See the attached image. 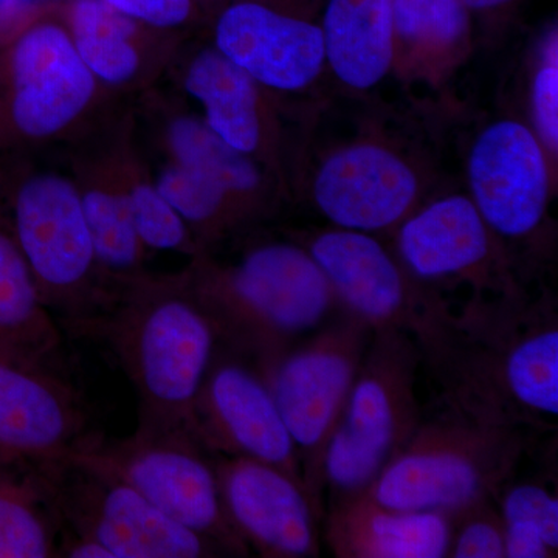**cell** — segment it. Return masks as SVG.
<instances>
[{
    "mask_svg": "<svg viewBox=\"0 0 558 558\" xmlns=\"http://www.w3.org/2000/svg\"><path fill=\"white\" fill-rule=\"evenodd\" d=\"M442 410L494 427L556 432L558 306L550 290L442 301L413 336Z\"/></svg>",
    "mask_w": 558,
    "mask_h": 558,
    "instance_id": "obj_1",
    "label": "cell"
},
{
    "mask_svg": "<svg viewBox=\"0 0 558 558\" xmlns=\"http://www.w3.org/2000/svg\"><path fill=\"white\" fill-rule=\"evenodd\" d=\"M65 333L112 354L137 396V427L194 433V405L220 339L185 269L113 281L106 306Z\"/></svg>",
    "mask_w": 558,
    "mask_h": 558,
    "instance_id": "obj_2",
    "label": "cell"
},
{
    "mask_svg": "<svg viewBox=\"0 0 558 558\" xmlns=\"http://www.w3.org/2000/svg\"><path fill=\"white\" fill-rule=\"evenodd\" d=\"M185 271L220 344L253 362L292 347L341 312L328 278L292 238L253 242L233 263L204 253Z\"/></svg>",
    "mask_w": 558,
    "mask_h": 558,
    "instance_id": "obj_3",
    "label": "cell"
},
{
    "mask_svg": "<svg viewBox=\"0 0 558 558\" xmlns=\"http://www.w3.org/2000/svg\"><path fill=\"white\" fill-rule=\"evenodd\" d=\"M61 2L0 33V160L68 153L120 112L73 46Z\"/></svg>",
    "mask_w": 558,
    "mask_h": 558,
    "instance_id": "obj_4",
    "label": "cell"
},
{
    "mask_svg": "<svg viewBox=\"0 0 558 558\" xmlns=\"http://www.w3.org/2000/svg\"><path fill=\"white\" fill-rule=\"evenodd\" d=\"M0 202L31 266L40 299L64 333L106 306L102 274L69 168L38 157L0 160Z\"/></svg>",
    "mask_w": 558,
    "mask_h": 558,
    "instance_id": "obj_5",
    "label": "cell"
},
{
    "mask_svg": "<svg viewBox=\"0 0 558 558\" xmlns=\"http://www.w3.org/2000/svg\"><path fill=\"white\" fill-rule=\"evenodd\" d=\"M526 433L442 410L421 422L366 494L387 508L446 513L481 499H497L515 478L527 450Z\"/></svg>",
    "mask_w": 558,
    "mask_h": 558,
    "instance_id": "obj_6",
    "label": "cell"
},
{
    "mask_svg": "<svg viewBox=\"0 0 558 558\" xmlns=\"http://www.w3.org/2000/svg\"><path fill=\"white\" fill-rule=\"evenodd\" d=\"M421 354L410 333L374 330L323 462L332 499L360 494L424 421L416 396Z\"/></svg>",
    "mask_w": 558,
    "mask_h": 558,
    "instance_id": "obj_7",
    "label": "cell"
},
{
    "mask_svg": "<svg viewBox=\"0 0 558 558\" xmlns=\"http://www.w3.org/2000/svg\"><path fill=\"white\" fill-rule=\"evenodd\" d=\"M31 464L49 495L62 535L97 542L113 558L226 557L218 545L172 521L86 454Z\"/></svg>",
    "mask_w": 558,
    "mask_h": 558,
    "instance_id": "obj_8",
    "label": "cell"
},
{
    "mask_svg": "<svg viewBox=\"0 0 558 558\" xmlns=\"http://www.w3.org/2000/svg\"><path fill=\"white\" fill-rule=\"evenodd\" d=\"M374 330L341 311L292 347L259 362L279 414L299 450L301 475L323 509V462Z\"/></svg>",
    "mask_w": 558,
    "mask_h": 558,
    "instance_id": "obj_9",
    "label": "cell"
},
{
    "mask_svg": "<svg viewBox=\"0 0 558 558\" xmlns=\"http://www.w3.org/2000/svg\"><path fill=\"white\" fill-rule=\"evenodd\" d=\"M83 454L112 470L175 523L218 545L226 557H248L220 497L215 453L189 429L135 428L102 436Z\"/></svg>",
    "mask_w": 558,
    "mask_h": 558,
    "instance_id": "obj_10",
    "label": "cell"
},
{
    "mask_svg": "<svg viewBox=\"0 0 558 558\" xmlns=\"http://www.w3.org/2000/svg\"><path fill=\"white\" fill-rule=\"evenodd\" d=\"M469 196L508 250L521 279L550 247L553 163L531 126L497 119L481 128L468 153Z\"/></svg>",
    "mask_w": 558,
    "mask_h": 558,
    "instance_id": "obj_11",
    "label": "cell"
},
{
    "mask_svg": "<svg viewBox=\"0 0 558 558\" xmlns=\"http://www.w3.org/2000/svg\"><path fill=\"white\" fill-rule=\"evenodd\" d=\"M396 258L429 289L468 286L472 293L526 290L505 245L488 229L469 194L424 202L392 231Z\"/></svg>",
    "mask_w": 558,
    "mask_h": 558,
    "instance_id": "obj_12",
    "label": "cell"
},
{
    "mask_svg": "<svg viewBox=\"0 0 558 558\" xmlns=\"http://www.w3.org/2000/svg\"><path fill=\"white\" fill-rule=\"evenodd\" d=\"M416 160L391 140L360 137L319 159L310 183L312 204L330 226L389 233L424 204Z\"/></svg>",
    "mask_w": 558,
    "mask_h": 558,
    "instance_id": "obj_13",
    "label": "cell"
},
{
    "mask_svg": "<svg viewBox=\"0 0 558 558\" xmlns=\"http://www.w3.org/2000/svg\"><path fill=\"white\" fill-rule=\"evenodd\" d=\"M290 238L318 264L340 310L373 330L399 329L413 337L429 312L446 300L411 277L376 234L329 227Z\"/></svg>",
    "mask_w": 558,
    "mask_h": 558,
    "instance_id": "obj_14",
    "label": "cell"
},
{
    "mask_svg": "<svg viewBox=\"0 0 558 558\" xmlns=\"http://www.w3.org/2000/svg\"><path fill=\"white\" fill-rule=\"evenodd\" d=\"M65 363L0 349V454L21 461L68 457L102 438Z\"/></svg>",
    "mask_w": 558,
    "mask_h": 558,
    "instance_id": "obj_15",
    "label": "cell"
},
{
    "mask_svg": "<svg viewBox=\"0 0 558 558\" xmlns=\"http://www.w3.org/2000/svg\"><path fill=\"white\" fill-rule=\"evenodd\" d=\"M194 435L211 453L266 462L304 484L269 385L252 359L222 344L194 405Z\"/></svg>",
    "mask_w": 558,
    "mask_h": 558,
    "instance_id": "obj_16",
    "label": "cell"
},
{
    "mask_svg": "<svg viewBox=\"0 0 558 558\" xmlns=\"http://www.w3.org/2000/svg\"><path fill=\"white\" fill-rule=\"evenodd\" d=\"M215 461L223 509L250 553L264 558L319 556L323 509L301 481L255 459L215 454Z\"/></svg>",
    "mask_w": 558,
    "mask_h": 558,
    "instance_id": "obj_17",
    "label": "cell"
},
{
    "mask_svg": "<svg viewBox=\"0 0 558 558\" xmlns=\"http://www.w3.org/2000/svg\"><path fill=\"white\" fill-rule=\"evenodd\" d=\"M213 46L270 94L311 89L326 68L319 25L256 0L220 11Z\"/></svg>",
    "mask_w": 558,
    "mask_h": 558,
    "instance_id": "obj_18",
    "label": "cell"
},
{
    "mask_svg": "<svg viewBox=\"0 0 558 558\" xmlns=\"http://www.w3.org/2000/svg\"><path fill=\"white\" fill-rule=\"evenodd\" d=\"M130 113H117L68 150L95 253L110 282L145 270L148 252L132 222L124 185L123 148Z\"/></svg>",
    "mask_w": 558,
    "mask_h": 558,
    "instance_id": "obj_19",
    "label": "cell"
},
{
    "mask_svg": "<svg viewBox=\"0 0 558 558\" xmlns=\"http://www.w3.org/2000/svg\"><path fill=\"white\" fill-rule=\"evenodd\" d=\"M61 14L81 60L116 100L153 90L174 60L178 35L146 27L105 0H62Z\"/></svg>",
    "mask_w": 558,
    "mask_h": 558,
    "instance_id": "obj_20",
    "label": "cell"
},
{
    "mask_svg": "<svg viewBox=\"0 0 558 558\" xmlns=\"http://www.w3.org/2000/svg\"><path fill=\"white\" fill-rule=\"evenodd\" d=\"M186 95L202 108V120L227 145L279 171V130L270 92L250 78L215 46L190 54L180 69Z\"/></svg>",
    "mask_w": 558,
    "mask_h": 558,
    "instance_id": "obj_21",
    "label": "cell"
},
{
    "mask_svg": "<svg viewBox=\"0 0 558 558\" xmlns=\"http://www.w3.org/2000/svg\"><path fill=\"white\" fill-rule=\"evenodd\" d=\"M323 532L339 558H446L450 515L387 508L363 490L330 501Z\"/></svg>",
    "mask_w": 558,
    "mask_h": 558,
    "instance_id": "obj_22",
    "label": "cell"
},
{
    "mask_svg": "<svg viewBox=\"0 0 558 558\" xmlns=\"http://www.w3.org/2000/svg\"><path fill=\"white\" fill-rule=\"evenodd\" d=\"M148 112L154 116L157 153L218 180L236 197L252 222L269 216L275 194L267 170L259 161L238 153L218 137L202 117L180 108L174 101L146 94Z\"/></svg>",
    "mask_w": 558,
    "mask_h": 558,
    "instance_id": "obj_23",
    "label": "cell"
},
{
    "mask_svg": "<svg viewBox=\"0 0 558 558\" xmlns=\"http://www.w3.org/2000/svg\"><path fill=\"white\" fill-rule=\"evenodd\" d=\"M326 68L344 89L369 92L395 65L391 0H328L319 25Z\"/></svg>",
    "mask_w": 558,
    "mask_h": 558,
    "instance_id": "obj_24",
    "label": "cell"
},
{
    "mask_svg": "<svg viewBox=\"0 0 558 558\" xmlns=\"http://www.w3.org/2000/svg\"><path fill=\"white\" fill-rule=\"evenodd\" d=\"M64 341V330L40 299L0 202V349L39 362L65 363Z\"/></svg>",
    "mask_w": 558,
    "mask_h": 558,
    "instance_id": "obj_25",
    "label": "cell"
},
{
    "mask_svg": "<svg viewBox=\"0 0 558 558\" xmlns=\"http://www.w3.org/2000/svg\"><path fill=\"white\" fill-rule=\"evenodd\" d=\"M395 65L410 78L439 80L465 57L470 10L464 0H391Z\"/></svg>",
    "mask_w": 558,
    "mask_h": 558,
    "instance_id": "obj_26",
    "label": "cell"
},
{
    "mask_svg": "<svg viewBox=\"0 0 558 558\" xmlns=\"http://www.w3.org/2000/svg\"><path fill=\"white\" fill-rule=\"evenodd\" d=\"M61 535L35 468L0 454V558H58Z\"/></svg>",
    "mask_w": 558,
    "mask_h": 558,
    "instance_id": "obj_27",
    "label": "cell"
},
{
    "mask_svg": "<svg viewBox=\"0 0 558 558\" xmlns=\"http://www.w3.org/2000/svg\"><path fill=\"white\" fill-rule=\"evenodd\" d=\"M123 172L132 222L148 255L174 252L189 256L190 260L201 256L202 250L190 227L154 183L148 161L140 153L132 134L131 113L123 148Z\"/></svg>",
    "mask_w": 558,
    "mask_h": 558,
    "instance_id": "obj_28",
    "label": "cell"
},
{
    "mask_svg": "<svg viewBox=\"0 0 558 558\" xmlns=\"http://www.w3.org/2000/svg\"><path fill=\"white\" fill-rule=\"evenodd\" d=\"M495 501L505 523L506 558L558 556V498L548 481L510 480Z\"/></svg>",
    "mask_w": 558,
    "mask_h": 558,
    "instance_id": "obj_29",
    "label": "cell"
},
{
    "mask_svg": "<svg viewBox=\"0 0 558 558\" xmlns=\"http://www.w3.org/2000/svg\"><path fill=\"white\" fill-rule=\"evenodd\" d=\"M449 558H506L505 523L495 499L449 513Z\"/></svg>",
    "mask_w": 558,
    "mask_h": 558,
    "instance_id": "obj_30",
    "label": "cell"
},
{
    "mask_svg": "<svg viewBox=\"0 0 558 558\" xmlns=\"http://www.w3.org/2000/svg\"><path fill=\"white\" fill-rule=\"evenodd\" d=\"M531 112L535 134L550 163L558 156V38L557 31L546 36L531 83Z\"/></svg>",
    "mask_w": 558,
    "mask_h": 558,
    "instance_id": "obj_31",
    "label": "cell"
},
{
    "mask_svg": "<svg viewBox=\"0 0 558 558\" xmlns=\"http://www.w3.org/2000/svg\"><path fill=\"white\" fill-rule=\"evenodd\" d=\"M124 16L154 28L178 35L189 28L199 13V0H105Z\"/></svg>",
    "mask_w": 558,
    "mask_h": 558,
    "instance_id": "obj_32",
    "label": "cell"
},
{
    "mask_svg": "<svg viewBox=\"0 0 558 558\" xmlns=\"http://www.w3.org/2000/svg\"><path fill=\"white\" fill-rule=\"evenodd\" d=\"M510 2H513V0H464L468 9L475 11L497 10Z\"/></svg>",
    "mask_w": 558,
    "mask_h": 558,
    "instance_id": "obj_33",
    "label": "cell"
}]
</instances>
